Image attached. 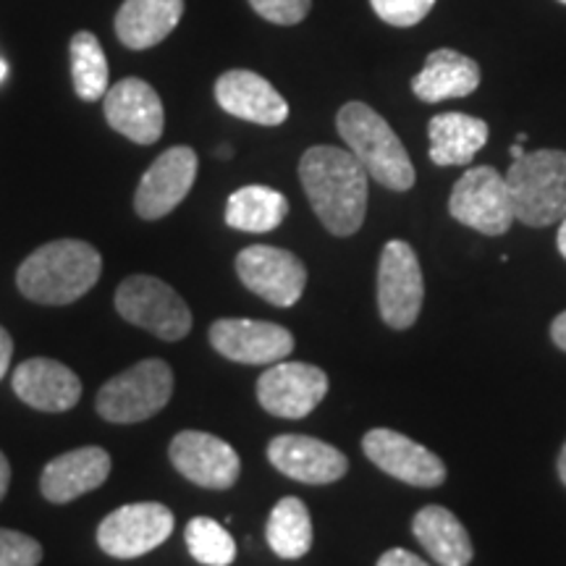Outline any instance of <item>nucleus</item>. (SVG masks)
Wrapping results in <instances>:
<instances>
[{
    "label": "nucleus",
    "instance_id": "obj_1",
    "mask_svg": "<svg viewBox=\"0 0 566 566\" xmlns=\"http://www.w3.org/2000/svg\"><path fill=\"white\" fill-rule=\"evenodd\" d=\"M367 171L349 150L310 147L300 160V181L315 216L334 237L363 229L367 212Z\"/></svg>",
    "mask_w": 566,
    "mask_h": 566
},
{
    "label": "nucleus",
    "instance_id": "obj_2",
    "mask_svg": "<svg viewBox=\"0 0 566 566\" xmlns=\"http://www.w3.org/2000/svg\"><path fill=\"white\" fill-rule=\"evenodd\" d=\"M103 273V258L80 239H59L42 244L24 260L17 273L19 292L38 304H71L82 300Z\"/></svg>",
    "mask_w": 566,
    "mask_h": 566
},
{
    "label": "nucleus",
    "instance_id": "obj_3",
    "mask_svg": "<svg viewBox=\"0 0 566 566\" xmlns=\"http://www.w3.org/2000/svg\"><path fill=\"white\" fill-rule=\"evenodd\" d=\"M336 129L359 166L380 187L391 192H407L415 187L412 158L378 111L357 101L346 103L336 116Z\"/></svg>",
    "mask_w": 566,
    "mask_h": 566
},
{
    "label": "nucleus",
    "instance_id": "obj_4",
    "mask_svg": "<svg viewBox=\"0 0 566 566\" xmlns=\"http://www.w3.org/2000/svg\"><path fill=\"white\" fill-rule=\"evenodd\" d=\"M514 218L533 229H546L566 218V153L535 150L516 158L506 171Z\"/></svg>",
    "mask_w": 566,
    "mask_h": 566
},
{
    "label": "nucleus",
    "instance_id": "obj_5",
    "mask_svg": "<svg viewBox=\"0 0 566 566\" xmlns=\"http://www.w3.org/2000/svg\"><path fill=\"white\" fill-rule=\"evenodd\" d=\"M174 373L163 359H145L111 378L97 391L95 409L103 420L116 424L145 422L171 401Z\"/></svg>",
    "mask_w": 566,
    "mask_h": 566
},
{
    "label": "nucleus",
    "instance_id": "obj_6",
    "mask_svg": "<svg viewBox=\"0 0 566 566\" xmlns=\"http://www.w3.org/2000/svg\"><path fill=\"white\" fill-rule=\"evenodd\" d=\"M116 310L124 321L163 342H181L192 331V310L176 289L155 275H129L116 289Z\"/></svg>",
    "mask_w": 566,
    "mask_h": 566
},
{
    "label": "nucleus",
    "instance_id": "obj_7",
    "mask_svg": "<svg viewBox=\"0 0 566 566\" xmlns=\"http://www.w3.org/2000/svg\"><path fill=\"white\" fill-rule=\"evenodd\" d=\"M449 212L454 221L485 237H501L516 221L506 179L493 166H478L462 174L451 189Z\"/></svg>",
    "mask_w": 566,
    "mask_h": 566
},
{
    "label": "nucleus",
    "instance_id": "obj_8",
    "mask_svg": "<svg viewBox=\"0 0 566 566\" xmlns=\"http://www.w3.org/2000/svg\"><path fill=\"white\" fill-rule=\"evenodd\" d=\"M424 300L422 268L412 244L394 239L380 252L378 265V310L394 331L412 328Z\"/></svg>",
    "mask_w": 566,
    "mask_h": 566
},
{
    "label": "nucleus",
    "instance_id": "obj_9",
    "mask_svg": "<svg viewBox=\"0 0 566 566\" xmlns=\"http://www.w3.org/2000/svg\"><path fill=\"white\" fill-rule=\"evenodd\" d=\"M174 533L171 509L142 501L111 512L97 527V546L113 558H137L150 554Z\"/></svg>",
    "mask_w": 566,
    "mask_h": 566
},
{
    "label": "nucleus",
    "instance_id": "obj_10",
    "mask_svg": "<svg viewBox=\"0 0 566 566\" xmlns=\"http://www.w3.org/2000/svg\"><path fill=\"white\" fill-rule=\"evenodd\" d=\"M237 273L252 294L275 307H294L307 286V268L302 260L271 244H252L239 252Z\"/></svg>",
    "mask_w": 566,
    "mask_h": 566
},
{
    "label": "nucleus",
    "instance_id": "obj_11",
    "mask_svg": "<svg viewBox=\"0 0 566 566\" xmlns=\"http://www.w3.org/2000/svg\"><path fill=\"white\" fill-rule=\"evenodd\" d=\"M328 394V375L307 363H275L260 375L258 401L283 420H302Z\"/></svg>",
    "mask_w": 566,
    "mask_h": 566
},
{
    "label": "nucleus",
    "instance_id": "obj_12",
    "mask_svg": "<svg viewBox=\"0 0 566 566\" xmlns=\"http://www.w3.org/2000/svg\"><path fill=\"white\" fill-rule=\"evenodd\" d=\"M210 344L218 354L239 365L283 363L294 352L292 331L279 323L223 317L210 325Z\"/></svg>",
    "mask_w": 566,
    "mask_h": 566
},
{
    "label": "nucleus",
    "instance_id": "obj_13",
    "mask_svg": "<svg viewBox=\"0 0 566 566\" xmlns=\"http://www.w3.org/2000/svg\"><path fill=\"white\" fill-rule=\"evenodd\" d=\"M168 457L189 483L210 488V491H226L237 483L242 472V462L233 446L205 430H181L168 446Z\"/></svg>",
    "mask_w": 566,
    "mask_h": 566
},
{
    "label": "nucleus",
    "instance_id": "obj_14",
    "mask_svg": "<svg viewBox=\"0 0 566 566\" xmlns=\"http://www.w3.org/2000/svg\"><path fill=\"white\" fill-rule=\"evenodd\" d=\"M363 451L378 470L412 488H438L446 480V464L441 459L399 430H370L363 438Z\"/></svg>",
    "mask_w": 566,
    "mask_h": 566
},
{
    "label": "nucleus",
    "instance_id": "obj_15",
    "mask_svg": "<svg viewBox=\"0 0 566 566\" xmlns=\"http://www.w3.org/2000/svg\"><path fill=\"white\" fill-rule=\"evenodd\" d=\"M197 179V153L187 145L166 150L147 168L134 195V210L145 221H158L179 208Z\"/></svg>",
    "mask_w": 566,
    "mask_h": 566
},
{
    "label": "nucleus",
    "instance_id": "obj_16",
    "mask_svg": "<svg viewBox=\"0 0 566 566\" xmlns=\"http://www.w3.org/2000/svg\"><path fill=\"white\" fill-rule=\"evenodd\" d=\"M105 118L111 129L124 134L137 145H155L163 134L166 113H163L160 95L145 80L126 76L113 84L103 97Z\"/></svg>",
    "mask_w": 566,
    "mask_h": 566
},
{
    "label": "nucleus",
    "instance_id": "obj_17",
    "mask_svg": "<svg viewBox=\"0 0 566 566\" xmlns=\"http://www.w3.org/2000/svg\"><path fill=\"white\" fill-rule=\"evenodd\" d=\"M268 459L281 475L307 485L336 483L349 470L344 451L310 436H275L268 443Z\"/></svg>",
    "mask_w": 566,
    "mask_h": 566
},
{
    "label": "nucleus",
    "instance_id": "obj_18",
    "mask_svg": "<svg viewBox=\"0 0 566 566\" xmlns=\"http://www.w3.org/2000/svg\"><path fill=\"white\" fill-rule=\"evenodd\" d=\"M216 101L229 116L260 126H279L289 118V103L281 92L247 69H233L218 76Z\"/></svg>",
    "mask_w": 566,
    "mask_h": 566
},
{
    "label": "nucleus",
    "instance_id": "obj_19",
    "mask_svg": "<svg viewBox=\"0 0 566 566\" xmlns=\"http://www.w3.org/2000/svg\"><path fill=\"white\" fill-rule=\"evenodd\" d=\"M13 394L40 412H69L80 405L82 380L71 367L48 357H34L13 370Z\"/></svg>",
    "mask_w": 566,
    "mask_h": 566
},
{
    "label": "nucleus",
    "instance_id": "obj_20",
    "mask_svg": "<svg viewBox=\"0 0 566 566\" xmlns=\"http://www.w3.org/2000/svg\"><path fill=\"white\" fill-rule=\"evenodd\" d=\"M111 475V454L101 446L66 451L48 462L40 478V491L51 504H69L80 495L101 488Z\"/></svg>",
    "mask_w": 566,
    "mask_h": 566
},
{
    "label": "nucleus",
    "instance_id": "obj_21",
    "mask_svg": "<svg viewBox=\"0 0 566 566\" xmlns=\"http://www.w3.org/2000/svg\"><path fill=\"white\" fill-rule=\"evenodd\" d=\"M478 63L470 55L441 48V51H433L428 55L422 71L412 80V92L422 103H441L472 95L478 90Z\"/></svg>",
    "mask_w": 566,
    "mask_h": 566
},
{
    "label": "nucleus",
    "instance_id": "obj_22",
    "mask_svg": "<svg viewBox=\"0 0 566 566\" xmlns=\"http://www.w3.org/2000/svg\"><path fill=\"white\" fill-rule=\"evenodd\" d=\"M184 17V0H124L116 34L132 51H147L171 34Z\"/></svg>",
    "mask_w": 566,
    "mask_h": 566
},
{
    "label": "nucleus",
    "instance_id": "obj_23",
    "mask_svg": "<svg viewBox=\"0 0 566 566\" xmlns=\"http://www.w3.org/2000/svg\"><path fill=\"white\" fill-rule=\"evenodd\" d=\"M430 160L436 166H470L488 142V124L467 113H438L428 124Z\"/></svg>",
    "mask_w": 566,
    "mask_h": 566
},
{
    "label": "nucleus",
    "instance_id": "obj_24",
    "mask_svg": "<svg viewBox=\"0 0 566 566\" xmlns=\"http://www.w3.org/2000/svg\"><path fill=\"white\" fill-rule=\"evenodd\" d=\"M412 533L441 566H470L475 548L462 522L446 506H424L415 514Z\"/></svg>",
    "mask_w": 566,
    "mask_h": 566
},
{
    "label": "nucleus",
    "instance_id": "obj_25",
    "mask_svg": "<svg viewBox=\"0 0 566 566\" xmlns=\"http://www.w3.org/2000/svg\"><path fill=\"white\" fill-rule=\"evenodd\" d=\"M289 216V200L279 189L260 187V184H250V187L237 189L226 202V223L237 231L247 233H268L279 229L283 218Z\"/></svg>",
    "mask_w": 566,
    "mask_h": 566
},
{
    "label": "nucleus",
    "instance_id": "obj_26",
    "mask_svg": "<svg viewBox=\"0 0 566 566\" xmlns=\"http://www.w3.org/2000/svg\"><path fill=\"white\" fill-rule=\"evenodd\" d=\"M268 546L281 558H302L313 548V520L296 495H286L273 506L265 527Z\"/></svg>",
    "mask_w": 566,
    "mask_h": 566
},
{
    "label": "nucleus",
    "instance_id": "obj_27",
    "mask_svg": "<svg viewBox=\"0 0 566 566\" xmlns=\"http://www.w3.org/2000/svg\"><path fill=\"white\" fill-rule=\"evenodd\" d=\"M71 80L82 101H103L108 92V61H105L101 40L92 32H76L71 38Z\"/></svg>",
    "mask_w": 566,
    "mask_h": 566
},
{
    "label": "nucleus",
    "instance_id": "obj_28",
    "mask_svg": "<svg viewBox=\"0 0 566 566\" xmlns=\"http://www.w3.org/2000/svg\"><path fill=\"white\" fill-rule=\"evenodd\" d=\"M184 541H187L195 562L205 566H231L237 558V543H233L231 533L210 516H195L187 525Z\"/></svg>",
    "mask_w": 566,
    "mask_h": 566
},
{
    "label": "nucleus",
    "instance_id": "obj_29",
    "mask_svg": "<svg viewBox=\"0 0 566 566\" xmlns=\"http://www.w3.org/2000/svg\"><path fill=\"white\" fill-rule=\"evenodd\" d=\"M42 546L34 537L0 527V566H38Z\"/></svg>",
    "mask_w": 566,
    "mask_h": 566
},
{
    "label": "nucleus",
    "instance_id": "obj_30",
    "mask_svg": "<svg viewBox=\"0 0 566 566\" xmlns=\"http://www.w3.org/2000/svg\"><path fill=\"white\" fill-rule=\"evenodd\" d=\"M373 11L391 27H415L433 11L436 0H370Z\"/></svg>",
    "mask_w": 566,
    "mask_h": 566
},
{
    "label": "nucleus",
    "instance_id": "obj_31",
    "mask_svg": "<svg viewBox=\"0 0 566 566\" xmlns=\"http://www.w3.org/2000/svg\"><path fill=\"white\" fill-rule=\"evenodd\" d=\"M254 13L281 27H294L310 13L313 0H250Z\"/></svg>",
    "mask_w": 566,
    "mask_h": 566
},
{
    "label": "nucleus",
    "instance_id": "obj_32",
    "mask_svg": "<svg viewBox=\"0 0 566 566\" xmlns=\"http://www.w3.org/2000/svg\"><path fill=\"white\" fill-rule=\"evenodd\" d=\"M375 566H430V564L422 562L420 556H415L412 551L391 548L378 558V564H375Z\"/></svg>",
    "mask_w": 566,
    "mask_h": 566
},
{
    "label": "nucleus",
    "instance_id": "obj_33",
    "mask_svg": "<svg viewBox=\"0 0 566 566\" xmlns=\"http://www.w3.org/2000/svg\"><path fill=\"white\" fill-rule=\"evenodd\" d=\"M11 357H13V342H11L9 331L0 325V380H3L6 373H9Z\"/></svg>",
    "mask_w": 566,
    "mask_h": 566
},
{
    "label": "nucleus",
    "instance_id": "obj_34",
    "mask_svg": "<svg viewBox=\"0 0 566 566\" xmlns=\"http://www.w3.org/2000/svg\"><path fill=\"white\" fill-rule=\"evenodd\" d=\"M551 338H554L558 349L566 352V310L562 315H556V321L551 323Z\"/></svg>",
    "mask_w": 566,
    "mask_h": 566
},
{
    "label": "nucleus",
    "instance_id": "obj_35",
    "mask_svg": "<svg viewBox=\"0 0 566 566\" xmlns=\"http://www.w3.org/2000/svg\"><path fill=\"white\" fill-rule=\"evenodd\" d=\"M9 483H11V464L3 451H0V501H3L6 491H9Z\"/></svg>",
    "mask_w": 566,
    "mask_h": 566
},
{
    "label": "nucleus",
    "instance_id": "obj_36",
    "mask_svg": "<svg viewBox=\"0 0 566 566\" xmlns=\"http://www.w3.org/2000/svg\"><path fill=\"white\" fill-rule=\"evenodd\" d=\"M556 470H558V480H562V483L566 485V443H564L562 454H558V464H556Z\"/></svg>",
    "mask_w": 566,
    "mask_h": 566
},
{
    "label": "nucleus",
    "instance_id": "obj_37",
    "mask_svg": "<svg viewBox=\"0 0 566 566\" xmlns=\"http://www.w3.org/2000/svg\"><path fill=\"white\" fill-rule=\"evenodd\" d=\"M558 252H562V258H566V218L562 221V229H558Z\"/></svg>",
    "mask_w": 566,
    "mask_h": 566
},
{
    "label": "nucleus",
    "instance_id": "obj_38",
    "mask_svg": "<svg viewBox=\"0 0 566 566\" xmlns=\"http://www.w3.org/2000/svg\"><path fill=\"white\" fill-rule=\"evenodd\" d=\"M231 155H233V150H231L229 145H221V147H218V158H231Z\"/></svg>",
    "mask_w": 566,
    "mask_h": 566
},
{
    "label": "nucleus",
    "instance_id": "obj_39",
    "mask_svg": "<svg viewBox=\"0 0 566 566\" xmlns=\"http://www.w3.org/2000/svg\"><path fill=\"white\" fill-rule=\"evenodd\" d=\"M522 155H525V150H522L520 142H514V145H512V158L516 160V158H522Z\"/></svg>",
    "mask_w": 566,
    "mask_h": 566
},
{
    "label": "nucleus",
    "instance_id": "obj_40",
    "mask_svg": "<svg viewBox=\"0 0 566 566\" xmlns=\"http://www.w3.org/2000/svg\"><path fill=\"white\" fill-rule=\"evenodd\" d=\"M6 74H9V63H6L3 59H0V82L6 80Z\"/></svg>",
    "mask_w": 566,
    "mask_h": 566
},
{
    "label": "nucleus",
    "instance_id": "obj_41",
    "mask_svg": "<svg viewBox=\"0 0 566 566\" xmlns=\"http://www.w3.org/2000/svg\"><path fill=\"white\" fill-rule=\"evenodd\" d=\"M558 3H564V6H566V0H558Z\"/></svg>",
    "mask_w": 566,
    "mask_h": 566
}]
</instances>
